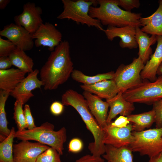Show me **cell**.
Returning <instances> with one entry per match:
<instances>
[{"label":"cell","mask_w":162,"mask_h":162,"mask_svg":"<svg viewBox=\"0 0 162 162\" xmlns=\"http://www.w3.org/2000/svg\"><path fill=\"white\" fill-rule=\"evenodd\" d=\"M24 104L20 101L16 100L14 104L13 118L18 130H22L27 128L22 106Z\"/></svg>","instance_id":"cell-29"},{"label":"cell","mask_w":162,"mask_h":162,"mask_svg":"<svg viewBox=\"0 0 162 162\" xmlns=\"http://www.w3.org/2000/svg\"><path fill=\"white\" fill-rule=\"evenodd\" d=\"M42 14L40 7L33 2H28L24 4L22 12L15 16L14 20L16 24L22 26L32 34L43 23Z\"/></svg>","instance_id":"cell-10"},{"label":"cell","mask_w":162,"mask_h":162,"mask_svg":"<svg viewBox=\"0 0 162 162\" xmlns=\"http://www.w3.org/2000/svg\"><path fill=\"white\" fill-rule=\"evenodd\" d=\"M118 5L125 11L131 12V10L139 8L140 3L139 0H118Z\"/></svg>","instance_id":"cell-33"},{"label":"cell","mask_w":162,"mask_h":162,"mask_svg":"<svg viewBox=\"0 0 162 162\" xmlns=\"http://www.w3.org/2000/svg\"><path fill=\"white\" fill-rule=\"evenodd\" d=\"M105 149L103 157L109 162H133V151L129 146L117 148L107 144Z\"/></svg>","instance_id":"cell-23"},{"label":"cell","mask_w":162,"mask_h":162,"mask_svg":"<svg viewBox=\"0 0 162 162\" xmlns=\"http://www.w3.org/2000/svg\"><path fill=\"white\" fill-rule=\"evenodd\" d=\"M1 36L6 37L17 48L24 51L33 48L34 42L32 34L22 26L11 23L4 26L0 31Z\"/></svg>","instance_id":"cell-13"},{"label":"cell","mask_w":162,"mask_h":162,"mask_svg":"<svg viewBox=\"0 0 162 162\" xmlns=\"http://www.w3.org/2000/svg\"><path fill=\"white\" fill-rule=\"evenodd\" d=\"M130 123L126 116H120L114 122H111L110 123L115 127L123 128L126 126Z\"/></svg>","instance_id":"cell-38"},{"label":"cell","mask_w":162,"mask_h":162,"mask_svg":"<svg viewBox=\"0 0 162 162\" xmlns=\"http://www.w3.org/2000/svg\"><path fill=\"white\" fill-rule=\"evenodd\" d=\"M148 162H162V152L150 158Z\"/></svg>","instance_id":"cell-40"},{"label":"cell","mask_w":162,"mask_h":162,"mask_svg":"<svg viewBox=\"0 0 162 162\" xmlns=\"http://www.w3.org/2000/svg\"><path fill=\"white\" fill-rule=\"evenodd\" d=\"M8 57L12 65L18 69L28 73L33 71V60L27 55L25 51L17 48Z\"/></svg>","instance_id":"cell-25"},{"label":"cell","mask_w":162,"mask_h":162,"mask_svg":"<svg viewBox=\"0 0 162 162\" xmlns=\"http://www.w3.org/2000/svg\"><path fill=\"white\" fill-rule=\"evenodd\" d=\"M82 95L86 99L88 108L98 124L103 130L107 125V112L109 107L106 101H103L98 96L84 91Z\"/></svg>","instance_id":"cell-16"},{"label":"cell","mask_w":162,"mask_h":162,"mask_svg":"<svg viewBox=\"0 0 162 162\" xmlns=\"http://www.w3.org/2000/svg\"><path fill=\"white\" fill-rule=\"evenodd\" d=\"M32 36L33 39H35L34 44L36 47L46 46L51 52L62 41L61 32L48 22L41 24Z\"/></svg>","instance_id":"cell-9"},{"label":"cell","mask_w":162,"mask_h":162,"mask_svg":"<svg viewBox=\"0 0 162 162\" xmlns=\"http://www.w3.org/2000/svg\"><path fill=\"white\" fill-rule=\"evenodd\" d=\"M157 74L159 76L162 75V62L158 68L157 72Z\"/></svg>","instance_id":"cell-42"},{"label":"cell","mask_w":162,"mask_h":162,"mask_svg":"<svg viewBox=\"0 0 162 162\" xmlns=\"http://www.w3.org/2000/svg\"><path fill=\"white\" fill-rule=\"evenodd\" d=\"M80 87L84 91L106 100L113 98L118 92L117 86L113 80H104L92 85L82 84Z\"/></svg>","instance_id":"cell-19"},{"label":"cell","mask_w":162,"mask_h":162,"mask_svg":"<svg viewBox=\"0 0 162 162\" xmlns=\"http://www.w3.org/2000/svg\"><path fill=\"white\" fill-rule=\"evenodd\" d=\"M12 65L8 56L0 57V70H5L9 69Z\"/></svg>","instance_id":"cell-39"},{"label":"cell","mask_w":162,"mask_h":162,"mask_svg":"<svg viewBox=\"0 0 162 162\" xmlns=\"http://www.w3.org/2000/svg\"><path fill=\"white\" fill-rule=\"evenodd\" d=\"M10 130L8 136L0 143V162H14L13 143L16 131L14 127Z\"/></svg>","instance_id":"cell-28"},{"label":"cell","mask_w":162,"mask_h":162,"mask_svg":"<svg viewBox=\"0 0 162 162\" xmlns=\"http://www.w3.org/2000/svg\"><path fill=\"white\" fill-rule=\"evenodd\" d=\"M75 162H109L105 161L101 156H96L92 154H86L78 159Z\"/></svg>","instance_id":"cell-36"},{"label":"cell","mask_w":162,"mask_h":162,"mask_svg":"<svg viewBox=\"0 0 162 162\" xmlns=\"http://www.w3.org/2000/svg\"><path fill=\"white\" fill-rule=\"evenodd\" d=\"M39 71L35 69L29 73L10 94V95L16 100L21 101L23 104L26 103L34 95L32 91L37 88H40L43 84L37 77Z\"/></svg>","instance_id":"cell-14"},{"label":"cell","mask_w":162,"mask_h":162,"mask_svg":"<svg viewBox=\"0 0 162 162\" xmlns=\"http://www.w3.org/2000/svg\"><path fill=\"white\" fill-rule=\"evenodd\" d=\"M106 101L110 107L106 120L107 124L110 123L117 115L127 116L135 109L134 103L126 100L121 93L118 92L113 98L106 100Z\"/></svg>","instance_id":"cell-18"},{"label":"cell","mask_w":162,"mask_h":162,"mask_svg":"<svg viewBox=\"0 0 162 162\" xmlns=\"http://www.w3.org/2000/svg\"><path fill=\"white\" fill-rule=\"evenodd\" d=\"M104 32L110 40L112 41L116 37L119 38L121 40L119 45L122 48L131 49L138 46L135 38L136 27H134L130 26L120 27L108 26Z\"/></svg>","instance_id":"cell-15"},{"label":"cell","mask_w":162,"mask_h":162,"mask_svg":"<svg viewBox=\"0 0 162 162\" xmlns=\"http://www.w3.org/2000/svg\"><path fill=\"white\" fill-rule=\"evenodd\" d=\"M132 123L133 130L140 132L151 127L155 121L154 110L136 114H130L126 116Z\"/></svg>","instance_id":"cell-24"},{"label":"cell","mask_w":162,"mask_h":162,"mask_svg":"<svg viewBox=\"0 0 162 162\" xmlns=\"http://www.w3.org/2000/svg\"><path fill=\"white\" fill-rule=\"evenodd\" d=\"M23 112L28 130H32L36 127L34 118L31 113L30 108L28 105L26 104L25 105Z\"/></svg>","instance_id":"cell-34"},{"label":"cell","mask_w":162,"mask_h":162,"mask_svg":"<svg viewBox=\"0 0 162 162\" xmlns=\"http://www.w3.org/2000/svg\"><path fill=\"white\" fill-rule=\"evenodd\" d=\"M61 99L64 105L71 106L77 111L92 134L94 142L90 143L88 147L92 154L96 156L103 155L105 152V145L103 142L104 131L91 112L83 95L70 89L62 94Z\"/></svg>","instance_id":"cell-2"},{"label":"cell","mask_w":162,"mask_h":162,"mask_svg":"<svg viewBox=\"0 0 162 162\" xmlns=\"http://www.w3.org/2000/svg\"><path fill=\"white\" fill-rule=\"evenodd\" d=\"M145 64L139 57L127 65L121 64L114 73L113 80L118 90L123 93L140 83L142 81L140 74Z\"/></svg>","instance_id":"cell-8"},{"label":"cell","mask_w":162,"mask_h":162,"mask_svg":"<svg viewBox=\"0 0 162 162\" xmlns=\"http://www.w3.org/2000/svg\"><path fill=\"white\" fill-rule=\"evenodd\" d=\"M74 69L70 56V46L66 40L62 41L51 52L40 72L44 89L53 90L66 82Z\"/></svg>","instance_id":"cell-1"},{"label":"cell","mask_w":162,"mask_h":162,"mask_svg":"<svg viewBox=\"0 0 162 162\" xmlns=\"http://www.w3.org/2000/svg\"><path fill=\"white\" fill-rule=\"evenodd\" d=\"M83 147L82 140L78 138H74L71 140L69 143L68 151L72 152L77 153L82 150Z\"/></svg>","instance_id":"cell-35"},{"label":"cell","mask_w":162,"mask_h":162,"mask_svg":"<svg viewBox=\"0 0 162 162\" xmlns=\"http://www.w3.org/2000/svg\"><path fill=\"white\" fill-rule=\"evenodd\" d=\"M60 155L56 149L50 147L38 156L35 162H62Z\"/></svg>","instance_id":"cell-30"},{"label":"cell","mask_w":162,"mask_h":162,"mask_svg":"<svg viewBox=\"0 0 162 162\" xmlns=\"http://www.w3.org/2000/svg\"><path fill=\"white\" fill-rule=\"evenodd\" d=\"M157 45L155 51L145 64L140 75L142 80L153 82L157 79V72L162 62V36H157Z\"/></svg>","instance_id":"cell-17"},{"label":"cell","mask_w":162,"mask_h":162,"mask_svg":"<svg viewBox=\"0 0 162 162\" xmlns=\"http://www.w3.org/2000/svg\"><path fill=\"white\" fill-rule=\"evenodd\" d=\"M50 147L38 142L22 140L13 145L14 162H35L38 156Z\"/></svg>","instance_id":"cell-12"},{"label":"cell","mask_w":162,"mask_h":162,"mask_svg":"<svg viewBox=\"0 0 162 162\" xmlns=\"http://www.w3.org/2000/svg\"><path fill=\"white\" fill-rule=\"evenodd\" d=\"M98 7L91 6L89 14L102 25L120 27L128 26L140 27L141 14L128 12L120 8L118 0H98Z\"/></svg>","instance_id":"cell-3"},{"label":"cell","mask_w":162,"mask_h":162,"mask_svg":"<svg viewBox=\"0 0 162 162\" xmlns=\"http://www.w3.org/2000/svg\"><path fill=\"white\" fill-rule=\"evenodd\" d=\"M133 140L129 146L133 152L151 158L162 152V127L132 132Z\"/></svg>","instance_id":"cell-6"},{"label":"cell","mask_w":162,"mask_h":162,"mask_svg":"<svg viewBox=\"0 0 162 162\" xmlns=\"http://www.w3.org/2000/svg\"><path fill=\"white\" fill-rule=\"evenodd\" d=\"M157 10L150 16L141 17L140 21L143 27L141 30L151 35L162 36V0L159 1Z\"/></svg>","instance_id":"cell-20"},{"label":"cell","mask_w":162,"mask_h":162,"mask_svg":"<svg viewBox=\"0 0 162 162\" xmlns=\"http://www.w3.org/2000/svg\"><path fill=\"white\" fill-rule=\"evenodd\" d=\"M10 93L0 90V140L3 141L9 135L11 130L8 127V123L5 109L6 101Z\"/></svg>","instance_id":"cell-27"},{"label":"cell","mask_w":162,"mask_h":162,"mask_svg":"<svg viewBox=\"0 0 162 162\" xmlns=\"http://www.w3.org/2000/svg\"><path fill=\"white\" fill-rule=\"evenodd\" d=\"M10 2V0H0V9H4Z\"/></svg>","instance_id":"cell-41"},{"label":"cell","mask_w":162,"mask_h":162,"mask_svg":"<svg viewBox=\"0 0 162 162\" xmlns=\"http://www.w3.org/2000/svg\"><path fill=\"white\" fill-rule=\"evenodd\" d=\"M62 1L63 10L57 16V19L71 20L77 24L86 25L104 31L100 22L91 17L89 14L90 7L94 4H97V0H62Z\"/></svg>","instance_id":"cell-5"},{"label":"cell","mask_w":162,"mask_h":162,"mask_svg":"<svg viewBox=\"0 0 162 162\" xmlns=\"http://www.w3.org/2000/svg\"><path fill=\"white\" fill-rule=\"evenodd\" d=\"M140 27L136 28L135 38L139 48L138 57L145 64L152 55L151 46L157 42V36L153 35L150 36L142 31Z\"/></svg>","instance_id":"cell-22"},{"label":"cell","mask_w":162,"mask_h":162,"mask_svg":"<svg viewBox=\"0 0 162 162\" xmlns=\"http://www.w3.org/2000/svg\"><path fill=\"white\" fill-rule=\"evenodd\" d=\"M103 130L104 132L103 142L105 145L119 148L130 146L133 141V129L131 122L123 128L115 127L110 123Z\"/></svg>","instance_id":"cell-11"},{"label":"cell","mask_w":162,"mask_h":162,"mask_svg":"<svg viewBox=\"0 0 162 162\" xmlns=\"http://www.w3.org/2000/svg\"><path fill=\"white\" fill-rule=\"evenodd\" d=\"M155 113L156 128L162 127V99L157 101L153 104V109Z\"/></svg>","instance_id":"cell-32"},{"label":"cell","mask_w":162,"mask_h":162,"mask_svg":"<svg viewBox=\"0 0 162 162\" xmlns=\"http://www.w3.org/2000/svg\"><path fill=\"white\" fill-rule=\"evenodd\" d=\"M54 128L53 124L46 122L32 130H17L15 132L14 137L21 140L37 141L55 149L62 155L64 144L67 140L66 129L63 127L55 131Z\"/></svg>","instance_id":"cell-4"},{"label":"cell","mask_w":162,"mask_h":162,"mask_svg":"<svg viewBox=\"0 0 162 162\" xmlns=\"http://www.w3.org/2000/svg\"><path fill=\"white\" fill-rule=\"evenodd\" d=\"M114 73L111 71L91 76L85 75L79 70L74 69L71 76L72 79L76 82L82 83L83 84L89 85L104 80H113Z\"/></svg>","instance_id":"cell-26"},{"label":"cell","mask_w":162,"mask_h":162,"mask_svg":"<svg viewBox=\"0 0 162 162\" xmlns=\"http://www.w3.org/2000/svg\"><path fill=\"white\" fill-rule=\"evenodd\" d=\"M27 73L19 69L0 70V88L10 93L25 77Z\"/></svg>","instance_id":"cell-21"},{"label":"cell","mask_w":162,"mask_h":162,"mask_svg":"<svg viewBox=\"0 0 162 162\" xmlns=\"http://www.w3.org/2000/svg\"><path fill=\"white\" fill-rule=\"evenodd\" d=\"M64 106L62 102L58 101H54L50 106V111L53 115L56 116H59L63 112Z\"/></svg>","instance_id":"cell-37"},{"label":"cell","mask_w":162,"mask_h":162,"mask_svg":"<svg viewBox=\"0 0 162 162\" xmlns=\"http://www.w3.org/2000/svg\"><path fill=\"white\" fill-rule=\"evenodd\" d=\"M17 47L8 40H5L0 37V57L9 56Z\"/></svg>","instance_id":"cell-31"},{"label":"cell","mask_w":162,"mask_h":162,"mask_svg":"<svg viewBox=\"0 0 162 162\" xmlns=\"http://www.w3.org/2000/svg\"><path fill=\"white\" fill-rule=\"evenodd\" d=\"M122 94L126 100L133 103L153 104L162 99V75L159 76L153 82L142 81Z\"/></svg>","instance_id":"cell-7"}]
</instances>
